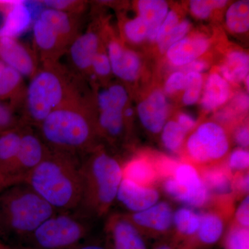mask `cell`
<instances>
[{"label": "cell", "instance_id": "cell-8", "mask_svg": "<svg viewBox=\"0 0 249 249\" xmlns=\"http://www.w3.org/2000/svg\"><path fill=\"white\" fill-rule=\"evenodd\" d=\"M52 150L34 127L23 124L13 183H22L24 178L47 158Z\"/></svg>", "mask_w": 249, "mask_h": 249}, {"label": "cell", "instance_id": "cell-26", "mask_svg": "<svg viewBox=\"0 0 249 249\" xmlns=\"http://www.w3.org/2000/svg\"><path fill=\"white\" fill-rule=\"evenodd\" d=\"M231 93L230 84L227 80L219 73H211L201 93V107L206 111L215 110L229 101Z\"/></svg>", "mask_w": 249, "mask_h": 249}, {"label": "cell", "instance_id": "cell-45", "mask_svg": "<svg viewBox=\"0 0 249 249\" xmlns=\"http://www.w3.org/2000/svg\"><path fill=\"white\" fill-rule=\"evenodd\" d=\"M249 173L248 172L236 173L232 175V190L233 193L242 196L249 192Z\"/></svg>", "mask_w": 249, "mask_h": 249}, {"label": "cell", "instance_id": "cell-50", "mask_svg": "<svg viewBox=\"0 0 249 249\" xmlns=\"http://www.w3.org/2000/svg\"><path fill=\"white\" fill-rule=\"evenodd\" d=\"M9 2H0V30L4 26L6 14H7Z\"/></svg>", "mask_w": 249, "mask_h": 249}, {"label": "cell", "instance_id": "cell-43", "mask_svg": "<svg viewBox=\"0 0 249 249\" xmlns=\"http://www.w3.org/2000/svg\"><path fill=\"white\" fill-rule=\"evenodd\" d=\"M179 22L180 19L178 14L173 10H169L166 17L165 18L164 20L160 25L157 38H156V43H159L163 37L168 35Z\"/></svg>", "mask_w": 249, "mask_h": 249}, {"label": "cell", "instance_id": "cell-13", "mask_svg": "<svg viewBox=\"0 0 249 249\" xmlns=\"http://www.w3.org/2000/svg\"><path fill=\"white\" fill-rule=\"evenodd\" d=\"M96 103L98 109L96 119L97 134L111 140L120 138L124 129V107L111 101L106 88L98 91Z\"/></svg>", "mask_w": 249, "mask_h": 249}, {"label": "cell", "instance_id": "cell-24", "mask_svg": "<svg viewBox=\"0 0 249 249\" xmlns=\"http://www.w3.org/2000/svg\"><path fill=\"white\" fill-rule=\"evenodd\" d=\"M23 124L0 134V174L11 185L17 161Z\"/></svg>", "mask_w": 249, "mask_h": 249}, {"label": "cell", "instance_id": "cell-30", "mask_svg": "<svg viewBox=\"0 0 249 249\" xmlns=\"http://www.w3.org/2000/svg\"><path fill=\"white\" fill-rule=\"evenodd\" d=\"M201 214L191 208L183 207L173 213V226L178 235L183 237H195L200 224Z\"/></svg>", "mask_w": 249, "mask_h": 249}, {"label": "cell", "instance_id": "cell-27", "mask_svg": "<svg viewBox=\"0 0 249 249\" xmlns=\"http://www.w3.org/2000/svg\"><path fill=\"white\" fill-rule=\"evenodd\" d=\"M19 72L0 60V101H11L12 106L23 102L26 88Z\"/></svg>", "mask_w": 249, "mask_h": 249}, {"label": "cell", "instance_id": "cell-19", "mask_svg": "<svg viewBox=\"0 0 249 249\" xmlns=\"http://www.w3.org/2000/svg\"><path fill=\"white\" fill-rule=\"evenodd\" d=\"M215 207L201 214L200 224L196 234L198 242L204 246H212L224 235L225 220L231 214V204L214 201Z\"/></svg>", "mask_w": 249, "mask_h": 249}, {"label": "cell", "instance_id": "cell-10", "mask_svg": "<svg viewBox=\"0 0 249 249\" xmlns=\"http://www.w3.org/2000/svg\"><path fill=\"white\" fill-rule=\"evenodd\" d=\"M0 60L25 78H32L39 68L37 54L18 38L0 37Z\"/></svg>", "mask_w": 249, "mask_h": 249}, {"label": "cell", "instance_id": "cell-40", "mask_svg": "<svg viewBox=\"0 0 249 249\" xmlns=\"http://www.w3.org/2000/svg\"><path fill=\"white\" fill-rule=\"evenodd\" d=\"M228 168L231 171L236 173L248 171L249 166V153L247 149H235L229 156L227 163Z\"/></svg>", "mask_w": 249, "mask_h": 249}, {"label": "cell", "instance_id": "cell-18", "mask_svg": "<svg viewBox=\"0 0 249 249\" xmlns=\"http://www.w3.org/2000/svg\"><path fill=\"white\" fill-rule=\"evenodd\" d=\"M160 192L155 187L142 186L122 178L116 200L132 213L141 212L160 201Z\"/></svg>", "mask_w": 249, "mask_h": 249}, {"label": "cell", "instance_id": "cell-39", "mask_svg": "<svg viewBox=\"0 0 249 249\" xmlns=\"http://www.w3.org/2000/svg\"><path fill=\"white\" fill-rule=\"evenodd\" d=\"M14 107L11 104L0 101V134L22 124L20 119L16 117Z\"/></svg>", "mask_w": 249, "mask_h": 249}, {"label": "cell", "instance_id": "cell-52", "mask_svg": "<svg viewBox=\"0 0 249 249\" xmlns=\"http://www.w3.org/2000/svg\"><path fill=\"white\" fill-rule=\"evenodd\" d=\"M227 1L226 0H212L213 6L214 9H220L225 7L227 4Z\"/></svg>", "mask_w": 249, "mask_h": 249}, {"label": "cell", "instance_id": "cell-22", "mask_svg": "<svg viewBox=\"0 0 249 249\" xmlns=\"http://www.w3.org/2000/svg\"><path fill=\"white\" fill-rule=\"evenodd\" d=\"M123 178L142 186L155 187L160 181L152 157L139 155L122 165Z\"/></svg>", "mask_w": 249, "mask_h": 249}, {"label": "cell", "instance_id": "cell-51", "mask_svg": "<svg viewBox=\"0 0 249 249\" xmlns=\"http://www.w3.org/2000/svg\"><path fill=\"white\" fill-rule=\"evenodd\" d=\"M73 249H109V247H103L102 245H93V244H89V245H78L76 248Z\"/></svg>", "mask_w": 249, "mask_h": 249}, {"label": "cell", "instance_id": "cell-31", "mask_svg": "<svg viewBox=\"0 0 249 249\" xmlns=\"http://www.w3.org/2000/svg\"><path fill=\"white\" fill-rule=\"evenodd\" d=\"M226 24L229 31L244 34L249 29V1L246 0L232 3L226 13Z\"/></svg>", "mask_w": 249, "mask_h": 249}, {"label": "cell", "instance_id": "cell-28", "mask_svg": "<svg viewBox=\"0 0 249 249\" xmlns=\"http://www.w3.org/2000/svg\"><path fill=\"white\" fill-rule=\"evenodd\" d=\"M139 16L147 25V39L155 42L160 25L166 17L169 6L164 0H140L137 3Z\"/></svg>", "mask_w": 249, "mask_h": 249}, {"label": "cell", "instance_id": "cell-36", "mask_svg": "<svg viewBox=\"0 0 249 249\" xmlns=\"http://www.w3.org/2000/svg\"><path fill=\"white\" fill-rule=\"evenodd\" d=\"M226 249H249V231L234 223L228 232Z\"/></svg>", "mask_w": 249, "mask_h": 249}, {"label": "cell", "instance_id": "cell-55", "mask_svg": "<svg viewBox=\"0 0 249 249\" xmlns=\"http://www.w3.org/2000/svg\"><path fill=\"white\" fill-rule=\"evenodd\" d=\"M153 249H173V248L168 244L162 243L157 245Z\"/></svg>", "mask_w": 249, "mask_h": 249}, {"label": "cell", "instance_id": "cell-41", "mask_svg": "<svg viewBox=\"0 0 249 249\" xmlns=\"http://www.w3.org/2000/svg\"><path fill=\"white\" fill-rule=\"evenodd\" d=\"M186 86V73L181 70L175 71L170 75L164 86V93L172 95L183 91Z\"/></svg>", "mask_w": 249, "mask_h": 249}, {"label": "cell", "instance_id": "cell-3", "mask_svg": "<svg viewBox=\"0 0 249 249\" xmlns=\"http://www.w3.org/2000/svg\"><path fill=\"white\" fill-rule=\"evenodd\" d=\"M37 129L51 150L76 156L92 150L97 134L96 118L83 94L52 111Z\"/></svg>", "mask_w": 249, "mask_h": 249}, {"label": "cell", "instance_id": "cell-49", "mask_svg": "<svg viewBox=\"0 0 249 249\" xmlns=\"http://www.w3.org/2000/svg\"><path fill=\"white\" fill-rule=\"evenodd\" d=\"M236 107L241 111H246L249 107V96L246 93H239L234 99Z\"/></svg>", "mask_w": 249, "mask_h": 249}, {"label": "cell", "instance_id": "cell-54", "mask_svg": "<svg viewBox=\"0 0 249 249\" xmlns=\"http://www.w3.org/2000/svg\"><path fill=\"white\" fill-rule=\"evenodd\" d=\"M133 109L131 107H125L124 110V120L127 119H130L134 115Z\"/></svg>", "mask_w": 249, "mask_h": 249}, {"label": "cell", "instance_id": "cell-9", "mask_svg": "<svg viewBox=\"0 0 249 249\" xmlns=\"http://www.w3.org/2000/svg\"><path fill=\"white\" fill-rule=\"evenodd\" d=\"M173 177L182 192L181 203L196 209L210 203L211 194L195 165L186 162L178 163Z\"/></svg>", "mask_w": 249, "mask_h": 249}, {"label": "cell", "instance_id": "cell-20", "mask_svg": "<svg viewBox=\"0 0 249 249\" xmlns=\"http://www.w3.org/2000/svg\"><path fill=\"white\" fill-rule=\"evenodd\" d=\"M210 41L202 34L186 36L165 52L168 61L174 67L186 66L204 55L209 48Z\"/></svg>", "mask_w": 249, "mask_h": 249}, {"label": "cell", "instance_id": "cell-44", "mask_svg": "<svg viewBox=\"0 0 249 249\" xmlns=\"http://www.w3.org/2000/svg\"><path fill=\"white\" fill-rule=\"evenodd\" d=\"M235 224L240 227L247 228L249 227V197L245 196L241 201L240 205L236 210L235 213Z\"/></svg>", "mask_w": 249, "mask_h": 249}, {"label": "cell", "instance_id": "cell-32", "mask_svg": "<svg viewBox=\"0 0 249 249\" xmlns=\"http://www.w3.org/2000/svg\"><path fill=\"white\" fill-rule=\"evenodd\" d=\"M161 142L168 151L176 153L182 147L187 133L176 121L165 123L161 132Z\"/></svg>", "mask_w": 249, "mask_h": 249}, {"label": "cell", "instance_id": "cell-56", "mask_svg": "<svg viewBox=\"0 0 249 249\" xmlns=\"http://www.w3.org/2000/svg\"><path fill=\"white\" fill-rule=\"evenodd\" d=\"M0 249H16L14 247H10L9 246L5 245L4 244L0 243Z\"/></svg>", "mask_w": 249, "mask_h": 249}, {"label": "cell", "instance_id": "cell-7", "mask_svg": "<svg viewBox=\"0 0 249 249\" xmlns=\"http://www.w3.org/2000/svg\"><path fill=\"white\" fill-rule=\"evenodd\" d=\"M230 142L227 132L215 122L204 123L190 135L186 150L191 164L199 168L219 164L229 152Z\"/></svg>", "mask_w": 249, "mask_h": 249}, {"label": "cell", "instance_id": "cell-6", "mask_svg": "<svg viewBox=\"0 0 249 249\" xmlns=\"http://www.w3.org/2000/svg\"><path fill=\"white\" fill-rule=\"evenodd\" d=\"M89 225L80 216L57 212L42 223L27 238L35 249H73L89 232Z\"/></svg>", "mask_w": 249, "mask_h": 249}, {"label": "cell", "instance_id": "cell-57", "mask_svg": "<svg viewBox=\"0 0 249 249\" xmlns=\"http://www.w3.org/2000/svg\"><path fill=\"white\" fill-rule=\"evenodd\" d=\"M16 249H35L31 248V247H17V248H16Z\"/></svg>", "mask_w": 249, "mask_h": 249}, {"label": "cell", "instance_id": "cell-15", "mask_svg": "<svg viewBox=\"0 0 249 249\" xmlns=\"http://www.w3.org/2000/svg\"><path fill=\"white\" fill-rule=\"evenodd\" d=\"M36 54L40 61L58 62L68 47L48 23L37 18L32 25Z\"/></svg>", "mask_w": 249, "mask_h": 249}, {"label": "cell", "instance_id": "cell-1", "mask_svg": "<svg viewBox=\"0 0 249 249\" xmlns=\"http://www.w3.org/2000/svg\"><path fill=\"white\" fill-rule=\"evenodd\" d=\"M22 183L58 212H70L80 207L83 183L76 155L52 150Z\"/></svg>", "mask_w": 249, "mask_h": 249}, {"label": "cell", "instance_id": "cell-11", "mask_svg": "<svg viewBox=\"0 0 249 249\" xmlns=\"http://www.w3.org/2000/svg\"><path fill=\"white\" fill-rule=\"evenodd\" d=\"M101 47L99 36L92 29L80 34L67 49L72 73L78 78L91 76L93 58Z\"/></svg>", "mask_w": 249, "mask_h": 249}, {"label": "cell", "instance_id": "cell-42", "mask_svg": "<svg viewBox=\"0 0 249 249\" xmlns=\"http://www.w3.org/2000/svg\"><path fill=\"white\" fill-rule=\"evenodd\" d=\"M190 10L192 14L198 19H208L213 11L212 1L208 0H192L190 1Z\"/></svg>", "mask_w": 249, "mask_h": 249}, {"label": "cell", "instance_id": "cell-2", "mask_svg": "<svg viewBox=\"0 0 249 249\" xmlns=\"http://www.w3.org/2000/svg\"><path fill=\"white\" fill-rule=\"evenodd\" d=\"M80 94V78L58 62H43L26 88L21 123L37 128L52 111Z\"/></svg>", "mask_w": 249, "mask_h": 249}, {"label": "cell", "instance_id": "cell-25", "mask_svg": "<svg viewBox=\"0 0 249 249\" xmlns=\"http://www.w3.org/2000/svg\"><path fill=\"white\" fill-rule=\"evenodd\" d=\"M39 18L53 28L68 48L80 34L79 14H68L45 8Z\"/></svg>", "mask_w": 249, "mask_h": 249}, {"label": "cell", "instance_id": "cell-16", "mask_svg": "<svg viewBox=\"0 0 249 249\" xmlns=\"http://www.w3.org/2000/svg\"><path fill=\"white\" fill-rule=\"evenodd\" d=\"M169 112V103L165 93L155 90L137 107L139 120L144 128L150 133H160L167 122Z\"/></svg>", "mask_w": 249, "mask_h": 249}, {"label": "cell", "instance_id": "cell-34", "mask_svg": "<svg viewBox=\"0 0 249 249\" xmlns=\"http://www.w3.org/2000/svg\"><path fill=\"white\" fill-rule=\"evenodd\" d=\"M123 32L129 42L139 44L147 38L148 28L145 21L138 16L124 23Z\"/></svg>", "mask_w": 249, "mask_h": 249}, {"label": "cell", "instance_id": "cell-38", "mask_svg": "<svg viewBox=\"0 0 249 249\" xmlns=\"http://www.w3.org/2000/svg\"><path fill=\"white\" fill-rule=\"evenodd\" d=\"M40 2L46 9L79 15L84 11L85 6V1L78 0H44Z\"/></svg>", "mask_w": 249, "mask_h": 249}, {"label": "cell", "instance_id": "cell-21", "mask_svg": "<svg viewBox=\"0 0 249 249\" xmlns=\"http://www.w3.org/2000/svg\"><path fill=\"white\" fill-rule=\"evenodd\" d=\"M201 178L214 199H231L232 174L227 165L216 164L198 169Z\"/></svg>", "mask_w": 249, "mask_h": 249}, {"label": "cell", "instance_id": "cell-35", "mask_svg": "<svg viewBox=\"0 0 249 249\" xmlns=\"http://www.w3.org/2000/svg\"><path fill=\"white\" fill-rule=\"evenodd\" d=\"M191 28V23L189 19H184L180 21L168 35L157 43L160 53H165L171 46L188 36Z\"/></svg>", "mask_w": 249, "mask_h": 249}, {"label": "cell", "instance_id": "cell-5", "mask_svg": "<svg viewBox=\"0 0 249 249\" xmlns=\"http://www.w3.org/2000/svg\"><path fill=\"white\" fill-rule=\"evenodd\" d=\"M57 212L26 183L0 192V232L24 240Z\"/></svg>", "mask_w": 249, "mask_h": 249}, {"label": "cell", "instance_id": "cell-48", "mask_svg": "<svg viewBox=\"0 0 249 249\" xmlns=\"http://www.w3.org/2000/svg\"><path fill=\"white\" fill-rule=\"evenodd\" d=\"M209 65L205 60L197 59L195 61L191 62L186 66L181 67V71L184 73H190V72H195V73H201L202 72L207 70Z\"/></svg>", "mask_w": 249, "mask_h": 249}, {"label": "cell", "instance_id": "cell-29", "mask_svg": "<svg viewBox=\"0 0 249 249\" xmlns=\"http://www.w3.org/2000/svg\"><path fill=\"white\" fill-rule=\"evenodd\" d=\"M249 71V54L242 51L231 52L219 67V74L228 83L234 84L245 81Z\"/></svg>", "mask_w": 249, "mask_h": 249}, {"label": "cell", "instance_id": "cell-4", "mask_svg": "<svg viewBox=\"0 0 249 249\" xmlns=\"http://www.w3.org/2000/svg\"><path fill=\"white\" fill-rule=\"evenodd\" d=\"M80 163L83 193L80 207L91 216L107 213L122 181V165L101 148H93Z\"/></svg>", "mask_w": 249, "mask_h": 249}, {"label": "cell", "instance_id": "cell-12", "mask_svg": "<svg viewBox=\"0 0 249 249\" xmlns=\"http://www.w3.org/2000/svg\"><path fill=\"white\" fill-rule=\"evenodd\" d=\"M106 232L109 249H147L142 232L126 214H114L108 218Z\"/></svg>", "mask_w": 249, "mask_h": 249}, {"label": "cell", "instance_id": "cell-47", "mask_svg": "<svg viewBox=\"0 0 249 249\" xmlns=\"http://www.w3.org/2000/svg\"><path fill=\"white\" fill-rule=\"evenodd\" d=\"M176 121L187 134L193 130L196 125V119L191 114L187 113H181L178 114V120Z\"/></svg>", "mask_w": 249, "mask_h": 249}, {"label": "cell", "instance_id": "cell-23", "mask_svg": "<svg viewBox=\"0 0 249 249\" xmlns=\"http://www.w3.org/2000/svg\"><path fill=\"white\" fill-rule=\"evenodd\" d=\"M35 20L27 1L9 2L4 24L0 30V37L18 38L33 25Z\"/></svg>", "mask_w": 249, "mask_h": 249}, {"label": "cell", "instance_id": "cell-33", "mask_svg": "<svg viewBox=\"0 0 249 249\" xmlns=\"http://www.w3.org/2000/svg\"><path fill=\"white\" fill-rule=\"evenodd\" d=\"M204 80L201 73L190 72L186 73V86L183 90L182 101L187 106L196 104L200 99Z\"/></svg>", "mask_w": 249, "mask_h": 249}, {"label": "cell", "instance_id": "cell-53", "mask_svg": "<svg viewBox=\"0 0 249 249\" xmlns=\"http://www.w3.org/2000/svg\"><path fill=\"white\" fill-rule=\"evenodd\" d=\"M10 186H11V185L9 181L0 174V192L2 191L5 188Z\"/></svg>", "mask_w": 249, "mask_h": 249}, {"label": "cell", "instance_id": "cell-37", "mask_svg": "<svg viewBox=\"0 0 249 249\" xmlns=\"http://www.w3.org/2000/svg\"><path fill=\"white\" fill-rule=\"evenodd\" d=\"M111 73H112L110 61L108 57L107 51L103 50L101 47L93 58L90 78L91 80H96L97 78H107Z\"/></svg>", "mask_w": 249, "mask_h": 249}, {"label": "cell", "instance_id": "cell-46", "mask_svg": "<svg viewBox=\"0 0 249 249\" xmlns=\"http://www.w3.org/2000/svg\"><path fill=\"white\" fill-rule=\"evenodd\" d=\"M234 139L241 148L247 149L249 145V131L248 126L242 125L236 129Z\"/></svg>", "mask_w": 249, "mask_h": 249}, {"label": "cell", "instance_id": "cell-14", "mask_svg": "<svg viewBox=\"0 0 249 249\" xmlns=\"http://www.w3.org/2000/svg\"><path fill=\"white\" fill-rule=\"evenodd\" d=\"M173 213L170 204L159 201L149 209L126 215L142 233L160 235L169 232L173 227Z\"/></svg>", "mask_w": 249, "mask_h": 249}, {"label": "cell", "instance_id": "cell-17", "mask_svg": "<svg viewBox=\"0 0 249 249\" xmlns=\"http://www.w3.org/2000/svg\"><path fill=\"white\" fill-rule=\"evenodd\" d=\"M106 51L114 76L125 82H134L138 78L142 67L138 54L116 40L108 42Z\"/></svg>", "mask_w": 249, "mask_h": 249}]
</instances>
